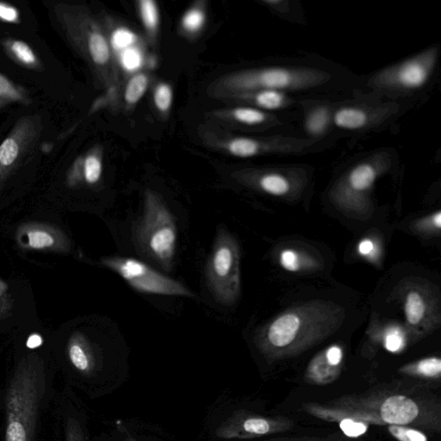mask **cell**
Masks as SVG:
<instances>
[{
	"label": "cell",
	"mask_w": 441,
	"mask_h": 441,
	"mask_svg": "<svg viewBox=\"0 0 441 441\" xmlns=\"http://www.w3.org/2000/svg\"><path fill=\"white\" fill-rule=\"evenodd\" d=\"M231 117L239 124L248 125V126L269 123V121L272 119L271 117H273L262 110L248 106L236 107L231 111Z\"/></svg>",
	"instance_id": "23"
},
{
	"label": "cell",
	"mask_w": 441,
	"mask_h": 441,
	"mask_svg": "<svg viewBox=\"0 0 441 441\" xmlns=\"http://www.w3.org/2000/svg\"><path fill=\"white\" fill-rule=\"evenodd\" d=\"M135 41H137V36L131 30L126 29V28H118L114 31L112 37H111L112 47L115 50L118 52L132 47V45Z\"/></svg>",
	"instance_id": "31"
},
{
	"label": "cell",
	"mask_w": 441,
	"mask_h": 441,
	"mask_svg": "<svg viewBox=\"0 0 441 441\" xmlns=\"http://www.w3.org/2000/svg\"><path fill=\"white\" fill-rule=\"evenodd\" d=\"M7 54L12 58L13 61L19 62L24 67L37 69L41 68L40 61L31 50L29 45L19 40H7L3 41Z\"/></svg>",
	"instance_id": "19"
},
{
	"label": "cell",
	"mask_w": 441,
	"mask_h": 441,
	"mask_svg": "<svg viewBox=\"0 0 441 441\" xmlns=\"http://www.w3.org/2000/svg\"><path fill=\"white\" fill-rule=\"evenodd\" d=\"M385 115L382 111L371 110L357 106H344L333 115V123L345 130H361L380 121Z\"/></svg>",
	"instance_id": "13"
},
{
	"label": "cell",
	"mask_w": 441,
	"mask_h": 441,
	"mask_svg": "<svg viewBox=\"0 0 441 441\" xmlns=\"http://www.w3.org/2000/svg\"><path fill=\"white\" fill-rule=\"evenodd\" d=\"M331 78L329 72L311 68L250 69L221 79L217 91L235 97L257 91H298L317 88Z\"/></svg>",
	"instance_id": "3"
},
{
	"label": "cell",
	"mask_w": 441,
	"mask_h": 441,
	"mask_svg": "<svg viewBox=\"0 0 441 441\" xmlns=\"http://www.w3.org/2000/svg\"><path fill=\"white\" fill-rule=\"evenodd\" d=\"M404 338H402L401 333L398 332L389 333L386 339H385V347L390 352H398L404 347Z\"/></svg>",
	"instance_id": "35"
},
{
	"label": "cell",
	"mask_w": 441,
	"mask_h": 441,
	"mask_svg": "<svg viewBox=\"0 0 441 441\" xmlns=\"http://www.w3.org/2000/svg\"><path fill=\"white\" fill-rule=\"evenodd\" d=\"M66 441H86L84 433L77 420L69 418L66 428Z\"/></svg>",
	"instance_id": "33"
},
{
	"label": "cell",
	"mask_w": 441,
	"mask_h": 441,
	"mask_svg": "<svg viewBox=\"0 0 441 441\" xmlns=\"http://www.w3.org/2000/svg\"><path fill=\"white\" fill-rule=\"evenodd\" d=\"M0 19L6 22L16 23L19 21V12L14 7L0 3Z\"/></svg>",
	"instance_id": "36"
},
{
	"label": "cell",
	"mask_w": 441,
	"mask_h": 441,
	"mask_svg": "<svg viewBox=\"0 0 441 441\" xmlns=\"http://www.w3.org/2000/svg\"><path fill=\"white\" fill-rule=\"evenodd\" d=\"M280 263L284 269L290 272H297L300 269V259L293 250H286L281 253Z\"/></svg>",
	"instance_id": "34"
},
{
	"label": "cell",
	"mask_w": 441,
	"mask_h": 441,
	"mask_svg": "<svg viewBox=\"0 0 441 441\" xmlns=\"http://www.w3.org/2000/svg\"><path fill=\"white\" fill-rule=\"evenodd\" d=\"M14 305V300L10 295L6 294L0 298V321L10 317Z\"/></svg>",
	"instance_id": "38"
},
{
	"label": "cell",
	"mask_w": 441,
	"mask_h": 441,
	"mask_svg": "<svg viewBox=\"0 0 441 441\" xmlns=\"http://www.w3.org/2000/svg\"><path fill=\"white\" fill-rule=\"evenodd\" d=\"M426 306L422 296L418 293H411L408 295L405 303L406 317L409 324H418L424 317Z\"/></svg>",
	"instance_id": "26"
},
{
	"label": "cell",
	"mask_w": 441,
	"mask_h": 441,
	"mask_svg": "<svg viewBox=\"0 0 441 441\" xmlns=\"http://www.w3.org/2000/svg\"><path fill=\"white\" fill-rule=\"evenodd\" d=\"M376 414L382 424L406 426L418 421L422 411L414 399L394 395L382 402Z\"/></svg>",
	"instance_id": "12"
},
{
	"label": "cell",
	"mask_w": 441,
	"mask_h": 441,
	"mask_svg": "<svg viewBox=\"0 0 441 441\" xmlns=\"http://www.w3.org/2000/svg\"><path fill=\"white\" fill-rule=\"evenodd\" d=\"M8 288V284H7L5 281L0 280V298L6 296Z\"/></svg>",
	"instance_id": "40"
},
{
	"label": "cell",
	"mask_w": 441,
	"mask_h": 441,
	"mask_svg": "<svg viewBox=\"0 0 441 441\" xmlns=\"http://www.w3.org/2000/svg\"><path fill=\"white\" fill-rule=\"evenodd\" d=\"M208 287L215 300L231 306L239 297V256L237 242L227 229H218L206 267Z\"/></svg>",
	"instance_id": "4"
},
{
	"label": "cell",
	"mask_w": 441,
	"mask_h": 441,
	"mask_svg": "<svg viewBox=\"0 0 441 441\" xmlns=\"http://www.w3.org/2000/svg\"><path fill=\"white\" fill-rule=\"evenodd\" d=\"M107 267L126 281L139 293L166 296L195 297L188 288L171 277L163 275L145 263L124 257H106L101 259Z\"/></svg>",
	"instance_id": "6"
},
{
	"label": "cell",
	"mask_w": 441,
	"mask_h": 441,
	"mask_svg": "<svg viewBox=\"0 0 441 441\" xmlns=\"http://www.w3.org/2000/svg\"><path fill=\"white\" fill-rule=\"evenodd\" d=\"M340 369L342 366L332 364L324 352L311 360L305 378L312 384L326 385L333 383L339 378Z\"/></svg>",
	"instance_id": "17"
},
{
	"label": "cell",
	"mask_w": 441,
	"mask_h": 441,
	"mask_svg": "<svg viewBox=\"0 0 441 441\" xmlns=\"http://www.w3.org/2000/svg\"><path fill=\"white\" fill-rule=\"evenodd\" d=\"M15 242L24 252L68 253L72 244L68 235L57 226L30 221L17 228Z\"/></svg>",
	"instance_id": "9"
},
{
	"label": "cell",
	"mask_w": 441,
	"mask_h": 441,
	"mask_svg": "<svg viewBox=\"0 0 441 441\" xmlns=\"http://www.w3.org/2000/svg\"><path fill=\"white\" fill-rule=\"evenodd\" d=\"M331 121V110L327 106H318L308 111L305 128L314 138L324 135Z\"/></svg>",
	"instance_id": "21"
},
{
	"label": "cell",
	"mask_w": 441,
	"mask_h": 441,
	"mask_svg": "<svg viewBox=\"0 0 441 441\" xmlns=\"http://www.w3.org/2000/svg\"><path fill=\"white\" fill-rule=\"evenodd\" d=\"M433 222H435V224L436 225L437 228H440L441 227V213L440 211H439V213H437V214L435 216V219H433Z\"/></svg>",
	"instance_id": "41"
},
{
	"label": "cell",
	"mask_w": 441,
	"mask_h": 441,
	"mask_svg": "<svg viewBox=\"0 0 441 441\" xmlns=\"http://www.w3.org/2000/svg\"><path fill=\"white\" fill-rule=\"evenodd\" d=\"M43 361L29 354L17 364L6 395V441H33L45 393Z\"/></svg>",
	"instance_id": "1"
},
{
	"label": "cell",
	"mask_w": 441,
	"mask_h": 441,
	"mask_svg": "<svg viewBox=\"0 0 441 441\" xmlns=\"http://www.w3.org/2000/svg\"><path fill=\"white\" fill-rule=\"evenodd\" d=\"M119 60L121 68L128 72H134L142 63L141 51L137 48L130 47L120 52Z\"/></svg>",
	"instance_id": "30"
},
{
	"label": "cell",
	"mask_w": 441,
	"mask_h": 441,
	"mask_svg": "<svg viewBox=\"0 0 441 441\" xmlns=\"http://www.w3.org/2000/svg\"><path fill=\"white\" fill-rule=\"evenodd\" d=\"M206 22V15L202 10L193 7L187 10L182 19L183 29L188 33H196L202 29Z\"/></svg>",
	"instance_id": "28"
},
{
	"label": "cell",
	"mask_w": 441,
	"mask_h": 441,
	"mask_svg": "<svg viewBox=\"0 0 441 441\" xmlns=\"http://www.w3.org/2000/svg\"><path fill=\"white\" fill-rule=\"evenodd\" d=\"M41 133L40 118L23 117L0 145V188L37 147Z\"/></svg>",
	"instance_id": "8"
},
{
	"label": "cell",
	"mask_w": 441,
	"mask_h": 441,
	"mask_svg": "<svg viewBox=\"0 0 441 441\" xmlns=\"http://www.w3.org/2000/svg\"><path fill=\"white\" fill-rule=\"evenodd\" d=\"M173 91L168 83H161L155 90L154 102L156 109L162 113L168 112L173 106Z\"/></svg>",
	"instance_id": "27"
},
{
	"label": "cell",
	"mask_w": 441,
	"mask_h": 441,
	"mask_svg": "<svg viewBox=\"0 0 441 441\" xmlns=\"http://www.w3.org/2000/svg\"><path fill=\"white\" fill-rule=\"evenodd\" d=\"M402 373L425 378H440L441 374V360L433 357L408 364L400 370Z\"/></svg>",
	"instance_id": "22"
},
{
	"label": "cell",
	"mask_w": 441,
	"mask_h": 441,
	"mask_svg": "<svg viewBox=\"0 0 441 441\" xmlns=\"http://www.w3.org/2000/svg\"><path fill=\"white\" fill-rule=\"evenodd\" d=\"M238 98L248 100L259 110H276L286 108L293 103L286 93L277 91H257L245 93Z\"/></svg>",
	"instance_id": "18"
},
{
	"label": "cell",
	"mask_w": 441,
	"mask_h": 441,
	"mask_svg": "<svg viewBox=\"0 0 441 441\" xmlns=\"http://www.w3.org/2000/svg\"><path fill=\"white\" fill-rule=\"evenodd\" d=\"M305 409L311 415L329 422H339V427L344 435L350 438L362 436L369 429V423L382 424L376 413L349 412L326 409L322 406L310 404Z\"/></svg>",
	"instance_id": "10"
},
{
	"label": "cell",
	"mask_w": 441,
	"mask_h": 441,
	"mask_svg": "<svg viewBox=\"0 0 441 441\" xmlns=\"http://www.w3.org/2000/svg\"><path fill=\"white\" fill-rule=\"evenodd\" d=\"M142 23L148 32L155 34L159 23V10L157 3L153 0H141L138 2Z\"/></svg>",
	"instance_id": "25"
},
{
	"label": "cell",
	"mask_w": 441,
	"mask_h": 441,
	"mask_svg": "<svg viewBox=\"0 0 441 441\" xmlns=\"http://www.w3.org/2000/svg\"><path fill=\"white\" fill-rule=\"evenodd\" d=\"M374 248L373 242L371 239H364V241L361 242L359 245V251L361 255H369V253L373 251Z\"/></svg>",
	"instance_id": "39"
},
{
	"label": "cell",
	"mask_w": 441,
	"mask_h": 441,
	"mask_svg": "<svg viewBox=\"0 0 441 441\" xmlns=\"http://www.w3.org/2000/svg\"><path fill=\"white\" fill-rule=\"evenodd\" d=\"M276 441H280V440H276ZM281 441H302V440H281ZM303 441H304V440H303Z\"/></svg>",
	"instance_id": "43"
},
{
	"label": "cell",
	"mask_w": 441,
	"mask_h": 441,
	"mask_svg": "<svg viewBox=\"0 0 441 441\" xmlns=\"http://www.w3.org/2000/svg\"><path fill=\"white\" fill-rule=\"evenodd\" d=\"M67 352L69 360L76 370L91 375L96 368V357L92 344L84 333L76 332L68 340Z\"/></svg>",
	"instance_id": "14"
},
{
	"label": "cell",
	"mask_w": 441,
	"mask_h": 441,
	"mask_svg": "<svg viewBox=\"0 0 441 441\" xmlns=\"http://www.w3.org/2000/svg\"><path fill=\"white\" fill-rule=\"evenodd\" d=\"M388 431L398 441H429L424 433L409 427L389 425Z\"/></svg>",
	"instance_id": "29"
},
{
	"label": "cell",
	"mask_w": 441,
	"mask_h": 441,
	"mask_svg": "<svg viewBox=\"0 0 441 441\" xmlns=\"http://www.w3.org/2000/svg\"><path fill=\"white\" fill-rule=\"evenodd\" d=\"M258 185L264 192L274 196H283L290 192L291 180L282 172L268 171L262 173Z\"/></svg>",
	"instance_id": "20"
},
{
	"label": "cell",
	"mask_w": 441,
	"mask_h": 441,
	"mask_svg": "<svg viewBox=\"0 0 441 441\" xmlns=\"http://www.w3.org/2000/svg\"><path fill=\"white\" fill-rule=\"evenodd\" d=\"M6 103H8V101H6V100L0 99V108H1L3 106H5Z\"/></svg>",
	"instance_id": "42"
},
{
	"label": "cell",
	"mask_w": 441,
	"mask_h": 441,
	"mask_svg": "<svg viewBox=\"0 0 441 441\" xmlns=\"http://www.w3.org/2000/svg\"><path fill=\"white\" fill-rule=\"evenodd\" d=\"M293 425L294 422L286 418L248 415L228 426L222 430V435L226 438H252L287 431Z\"/></svg>",
	"instance_id": "11"
},
{
	"label": "cell",
	"mask_w": 441,
	"mask_h": 441,
	"mask_svg": "<svg viewBox=\"0 0 441 441\" xmlns=\"http://www.w3.org/2000/svg\"><path fill=\"white\" fill-rule=\"evenodd\" d=\"M55 15L64 30L68 41L97 68L105 67L110 60L108 40L92 21L76 7L55 6Z\"/></svg>",
	"instance_id": "5"
},
{
	"label": "cell",
	"mask_w": 441,
	"mask_h": 441,
	"mask_svg": "<svg viewBox=\"0 0 441 441\" xmlns=\"http://www.w3.org/2000/svg\"><path fill=\"white\" fill-rule=\"evenodd\" d=\"M148 84L149 79L145 74L132 76L124 90L125 102L128 105L134 106L140 101L147 92Z\"/></svg>",
	"instance_id": "24"
},
{
	"label": "cell",
	"mask_w": 441,
	"mask_h": 441,
	"mask_svg": "<svg viewBox=\"0 0 441 441\" xmlns=\"http://www.w3.org/2000/svg\"><path fill=\"white\" fill-rule=\"evenodd\" d=\"M325 355L335 366H342L343 351L339 346H332L325 351Z\"/></svg>",
	"instance_id": "37"
},
{
	"label": "cell",
	"mask_w": 441,
	"mask_h": 441,
	"mask_svg": "<svg viewBox=\"0 0 441 441\" xmlns=\"http://www.w3.org/2000/svg\"><path fill=\"white\" fill-rule=\"evenodd\" d=\"M102 159L96 153H91L81 162H75L67 177L68 186L76 187L82 182L95 186L101 179Z\"/></svg>",
	"instance_id": "15"
},
{
	"label": "cell",
	"mask_w": 441,
	"mask_h": 441,
	"mask_svg": "<svg viewBox=\"0 0 441 441\" xmlns=\"http://www.w3.org/2000/svg\"><path fill=\"white\" fill-rule=\"evenodd\" d=\"M439 57V48L433 47L415 57L378 72L370 85L378 89L411 91L428 82Z\"/></svg>",
	"instance_id": "7"
},
{
	"label": "cell",
	"mask_w": 441,
	"mask_h": 441,
	"mask_svg": "<svg viewBox=\"0 0 441 441\" xmlns=\"http://www.w3.org/2000/svg\"><path fill=\"white\" fill-rule=\"evenodd\" d=\"M133 237L139 253L166 272L172 270L177 245L175 218L161 197L150 190L145 193L144 213L135 222Z\"/></svg>",
	"instance_id": "2"
},
{
	"label": "cell",
	"mask_w": 441,
	"mask_h": 441,
	"mask_svg": "<svg viewBox=\"0 0 441 441\" xmlns=\"http://www.w3.org/2000/svg\"><path fill=\"white\" fill-rule=\"evenodd\" d=\"M0 99L6 100L8 102H27L23 92L2 75H0Z\"/></svg>",
	"instance_id": "32"
},
{
	"label": "cell",
	"mask_w": 441,
	"mask_h": 441,
	"mask_svg": "<svg viewBox=\"0 0 441 441\" xmlns=\"http://www.w3.org/2000/svg\"><path fill=\"white\" fill-rule=\"evenodd\" d=\"M300 327V320L296 315H284L271 325L267 339L273 347L284 349L290 346L296 339Z\"/></svg>",
	"instance_id": "16"
}]
</instances>
